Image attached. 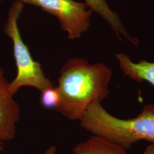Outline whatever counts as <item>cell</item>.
Listing matches in <instances>:
<instances>
[{
    "instance_id": "1",
    "label": "cell",
    "mask_w": 154,
    "mask_h": 154,
    "mask_svg": "<svg viewBox=\"0 0 154 154\" xmlns=\"http://www.w3.org/2000/svg\"><path fill=\"white\" fill-rule=\"evenodd\" d=\"M112 75V70L103 63L69 60L60 70L57 87L60 100L55 110L69 120H79L90 105L108 97Z\"/></svg>"
},
{
    "instance_id": "2",
    "label": "cell",
    "mask_w": 154,
    "mask_h": 154,
    "mask_svg": "<svg viewBox=\"0 0 154 154\" xmlns=\"http://www.w3.org/2000/svg\"><path fill=\"white\" fill-rule=\"evenodd\" d=\"M83 129L125 149L140 140L154 144V105L144 106L136 118H117L109 114L99 102L88 107L79 120Z\"/></svg>"
},
{
    "instance_id": "3",
    "label": "cell",
    "mask_w": 154,
    "mask_h": 154,
    "mask_svg": "<svg viewBox=\"0 0 154 154\" xmlns=\"http://www.w3.org/2000/svg\"><path fill=\"white\" fill-rule=\"evenodd\" d=\"M24 5L19 0L13 2L4 29V33L12 41L16 65V76L9 84V92L13 96L25 86L36 88L41 93L54 86L53 83L46 77L41 63L33 59L20 32L18 22Z\"/></svg>"
},
{
    "instance_id": "4",
    "label": "cell",
    "mask_w": 154,
    "mask_h": 154,
    "mask_svg": "<svg viewBox=\"0 0 154 154\" xmlns=\"http://www.w3.org/2000/svg\"><path fill=\"white\" fill-rule=\"evenodd\" d=\"M23 4L37 6L55 16L61 29L70 39L79 38L91 25L92 12L85 3L74 0H19Z\"/></svg>"
},
{
    "instance_id": "5",
    "label": "cell",
    "mask_w": 154,
    "mask_h": 154,
    "mask_svg": "<svg viewBox=\"0 0 154 154\" xmlns=\"http://www.w3.org/2000/svg\"><path fill=\"white\" fill-rule=\"evenodd\" d=\"M9 82L0 66V141H10L16 137L17 124L21 109L9 90Z\"/></svg>"
},
{
    "instance_id": "6",
    "label": "cell",
    "mask_w": 154,
    "mask_h": 154,
    "mask_svg": "<svg viewBox=\"0 0 154 154\" xmlns=\"http://www.w3.org/2000/svg\"><path fill=\"white\" fill-rule=\"evenodd\" d=\"M116 56L125 75L138 82H147L154 86V62L143 60L135 63L128 55L123 53Z\"/></svg>"
},
{
    "instance_id": "7",
    "label": "cell",
    "mask_w": 154,
    "mask_h": 154,
    "mask_svg": "<svg viewBox=\"0 0 154 154\" xmlns=\"http://www.w3.org/2000/svg\"><path fill=\"white\" fill-rule=\"evenodd\" d=\"M85 4L92 11L99 14L107 22L118 36L123 35L132 43L137 44L136 39L130 35L120 17L112 11L106 0H84Z\"/></svg>"
},
{
    "instance_id": "8",
    "label": "cell",
    "mask_w": 154,
    "mask_h": 154,
    "mask_svg": "<svg viewBox=\"0 0 154 154\" xmlns=\"http://www.w3.org/2000/svg\"><path fill=\"white\" fill-rule=\"evenodd\" d=\"M72 152L73 154H127L126 149L95 135L77 144Z\"/></svg>"
},
{
    "instance_id": "9",
    "label": "cell",
    "mask_w": 154,
    "mask_h": 154,
    "mask_svg": "<svg viewBox=\"0 0 154 154\" xmlns=\"http://www.w3.org/2000/svg\"><path fill=\"white\" fill-rule=\"evenodd\" d=\"M60 96L57 87L53 86L41 92V103L46 109H54L59 104Z\"/></svg>"
},
{
    "instance_id": "10",
    "label": "cell",
    "mask_w": 154,
    "mask_h": 154,
    "mask_svg": "<svg viewBox=\"0 0 154 154\" xmlns=\"http://www.w3.org/2000/svg\"><path fill=\"white\" fill-rule=\"evenodd\" d=\"M144 154H154V144L147 146L144 150Z\"/></svg>"
},
{
    "instance_id": "11",
    "label": "cell",
    "mask_w": 154,
    "mask_h": 154,
    "mask_svg": "<svg viewBox=\"0 0 154 154\" xmlns=\"http://www.w3.org/2000/svg\"><path fill=\"white\" fill-rule=\"evenodd\" d=\"M56 148L54 146H50L44 152V154H55Z\"/></svg>"
},
{
    "instance_id": "12",
    "label": "cell",
    "mask_w": 154,
    "mask_h": 154,
    "mask_svg": "<svg viewBox=\"0 0 154 154\" xmlns=\"http://www.w3.org/2000/svg\"><path fill=\"white\" fill-rule=\"evenodd\" d=\"M4 143L0 141V151H4Z\"/></svg>"
},
{
    "instance_id": "13",
    "label": "cell",
    "mask_w": 154,
    "mask_h": 154,
    "mask_svg": "<svg viewBox=\"0 0 154 154\" xmlns=\"http://www.w3.org/2000/svg\"><path fill=\"white\" fill-rule=\"evenodd\" d=\"M2 1V0H0V2H1Z\"/></svg>"
}]
</instances>
